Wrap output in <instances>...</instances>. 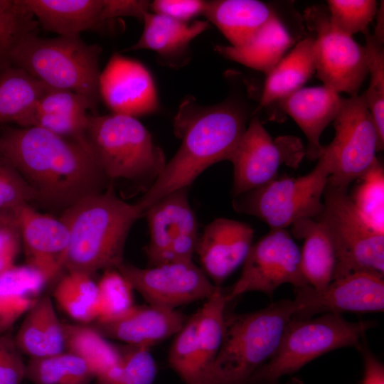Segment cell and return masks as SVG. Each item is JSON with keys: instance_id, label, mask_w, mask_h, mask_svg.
<instances>
[{"instance_id": "1", "label": "cell", "mask_w": 384, "mask_h": 384, "mask_svg": "<svg viewBox=\"0 0 384 384\" xmlns=\"http://www.w3.org/2000/svg\"><path fill=\"white\" fill-rule=\"evenodd\" d=\"M0 161L21 175L37 201L64 209L109 187L90 145L38 127L0 134Z\"/></svg>"}, {"instance_id": "2", "label": "cell", "mask_w": 384, "mask_h": 384, "mask_svg": "<svg viewBox=\"0 0 384 384\" xmlns=\"http://www.w3.org/2000/svg\"><path fill=\"white\" fill-rule=\"evenodd\" d=\"M249 113L247 106L233 97L209 106L200 105L191 96L183 100L174 121L180 147L154 184L135 202L142 216L164 196L188 188L208 167L228 161L246 130Z\"/></svg>"}, {"instance_id": "3", "label": "cell", "mask_w": 384, "mask_h": 384, "mask_svg": "<svg viewBox=\"0 0 384 384\" xmlns=\"http://www.w3.org/2000/svg\"><path fill=\"white\" fill-rule=\"evenodd\" d=\"M142 217L135 203L119 198L112 186L83 197L64 209L60 219L70 233L63 269L92 276L124 263L125 242Z\"/></svg>"}, {"instance_id": "4", "label": "cell", "mask_w": 384, "mask_h": 384, "mask_svg": "<svg viewBox=\"0 0 384 384\" xmlns=\"http://www.w3.org/2000/svg\"><path fill=\"white\" fill-rule=\"evenodd\" d=\"M294 311L293 301L283 299L253 312L225 313L220 347L196 384H248L274 354Z\"/></svg>"}, {"instance_id": "5", "label": "cell", "mask_w": 384, "mask_h": 384, "mask_svg": "<svg viewBox=\"0 0 384 384\" xmlns=\"http://www.w3.org/2000/svg\"><path fill=\"white\" fill-rule=\"evenodd\" d=\"M101 48L78 36L46 38L29 33L20 39L6 59L54 89L67 90L89 100H100Z\"/></svg>"}, {"instance_id": "6", "label": "cell", "mask_w": 384, "mask_h": 384, "mask_svg": "<svg viewBox=\"0 0 384 384\" xmlns=\"http://www.w3.org/2000/svg\"><path fill=\"white\" fill-rule=\"evenodd\" d=\"M87 138L109 180L141 183L144 193L166 166L164 151L137 118L113 113L88 115Z\"/></svg>"}, {"instance_id": "7", "label": "cell", "mask_w": 384, "mask_h": 384, "mask_svg": "<svg viewBox=\"0 0 384 384\" xmlns=\"http://www.w3.org/2000/svg\"><path fill=\"white\" fill-rule=\"evenodd\" d=\"M374 321H349L341 314H324L316 318H292L271 358L252 376L248 384L279 381L312 360L343 347H357Z\"/></svg>"}, {"instance_id": "8", "label": "cell", "mask_w": 384, "mask_h": 384, "mask_svg": "<svg viewBox=\"0 0 384 384\" xmlns=\"http://www.w3.org/2000/svg\"><path fill=\"white\" fill-rule=\"evenodd\" d=\"M313 170L297 178L278 176L265 184L233 197V206L253 215L270 229H286L304 218H316L324 208L322 201L332 165L323 156Z\"/></svg>"}, {"instance_id": "9", "label": "cell", "mask_w": 384, "mask_h": 384, "mask_svg": "<svg viewBox=\"0 0 384 384\" xmlns=\"http://www.w3.org/2000/svg\"><path fill=\"white\" fill-rule=\"evenodd\" d=\"M323 198L324 210L314 219L325 225L333 243V280L358 272L383 277L384 235L373 232L364 223L349 198L348 188L327 181Z\"/></svg>"}, {"instance_id": "10", "label": "cell", "mask_w": 384, "mask_h": 384, "mask_svg": "<svg viewBox=\"0 0 384 384\" xmlns=\"http://www.w3.org/2000/svg\"><path fill=\"white\" fill-rule=\"evenodd\" d=\"M333 125L334 138L324 146L321 156L332 165L328 183L348 188L373 164L376 153L383 151L364 95L343 97Z\"/></svg>"}, {"instance_id": "11", "label": "cell", "mask_w": 384, "mask_h": 384, "mask_svg": "<svg viewBox=\"0 0 384 384\" xmlns=\"http://www.w3.org/2000/svg\"><path fill=\"white\" fill-rule=\"evenodd\" d=\"M307 28L314 33V58L316 77L338 93L350 97L358 91L368 75L364 47L330 21L326 7L314 5L304 11Z\"/></svg>"}, {"instance_id": "12", "label": "cell", "mask_w": 384, "mask_h": 384, "mask_svg": "<svg viewBox=\"0 0 384 384\" xmlns=\"http://www.w3.org/2000/svg\"><path fill=\"white\" fill-rule=\"evenodd\" d=\"M304 155V147L298 138L273 139L259 118L252 117L228 159L233 166V197L270 181L278 176L282 165L297 169Z\"/></svg>"}, {"instance_id": "13", "label": "cell", "mask_w": 384, "mask_h": 384, "mask_svg": "<svg viewBox=\"0 0 384 384\" xmlns=\"http://www.w3.org/2000/svg\"><path fill=\"white\" fill-rule=\"evenodd\" d=\"M241 274L228 292V302L250 292L272 297L284 284L295 289L308 284L302 270L300 249L286 229H270L252 244Z\"/></svg>"}, {"instance_id": "14", "label": "cell", "mask_w": 384, "mask_h": 384, "mask_svg": "<svg viewBox=\"0 0 384 384\" xmlns=\"http://www.w3.org/2000/svg\"><path fill=\"white\" fill-rule=\"evenodd\" d=\"M182 188L164 196L144 212L150 240L146 248L149 265L193 260L198 235V223Z\"/></svg>"}, {"instance_id": "15", "label": "cell", "mask_w": 384, "mask_h": 384, "mask_svg": "<svg viewBox=\"0 0 384 384\" xmlns=\"http://www.w3.org/2000/svg\"><path fill=\"white\" fill-rule=\"evenodd\" d=\"M117 270L148 304L170 309L205 300L218 287L193 260L148 268L124 262Z\"/></svg>"}, {"instance_id": "16", "label": "cell", "mask_w": 384, "mask_h": 384, "mask_svg": "<svg viewBox=\"0 0 384 384\" xmlns=\"http://www.w3.org/2000/svg\"><path fill=\"white\" fill-rule=\"evenodd\" d=\"M292 318L306 319L319 314L375 312L384 309L383 277L358 272L334 279L316 289L306 284L295 289Z\"/></svg>"}, {"instance_id": "17", "label": "cell", "mask_w": 384, "mask_h": 384, "mask_svg": "<svg viewBox=\"0 0 384 384\" xmlns=\"http://www.w3.org/2000/svg\"><path fill=\"white\" fill-rule=\"evenodd\" d=\"M100 97L112 113L137 118L158 110L153 78L138 60L114 53L99 80Z\"/></svg>"}, {"instance_id": "18", "label": "cell", "mask_w": 384, "mask_h": 384, "mask_svg": "<svg viewBox=\"0 0 384 384\" xmlns=\"http://www.w3.org/2000/svg\"><path fill=\"white\" fill-rule=\"evenodd\" d=\"M18 223L26 264L52 279L63 269L70 233L60 219L38 212L28 203L12 210Z\"/></svg>"}, {"instance_id": "19", "label": "cell", "mask_w": 384, "mask_h": 384, "mask_svg": "<svg viewBox=\"0 0 384 384\" xmlns=\"http://www.w3.org/2000/svg\"><path fill=\"white\" fill-rule=\"evenodd\" d=\"M254 230L246 223L219 218L198 237L196 252L203 272L218 287L243 264L252 245Z\"/></svg>"}, {"instance_id": "20", "label": "cell", "mask_w": 384, "mask_h": 384, "mask_svg": "<svg viewBox=\"0 0 384 384\" xmlns=\"http://www.w3.org/2000/svg\"><path fill=\"white\" fill-rule=\"evenodd\" d=\"M186 320L184 315L176 309L147 304L134 305L114 318L95 320L88 325L106 338L151 348L176 335Z\"/></svg>"}, {"instance_id": "21", "label": "cell", "mask_w": 384, "mask_h": 384, "mask_svg": "<svg viewBox=\"0 0 384 384\" xmlns=\"http://www.w3.org/2000/svg\"><path fill=\"white\" fill-rule=\"evenodd\" d=\"M343 99L340 93L323 85L302 87L276 103L304 134L307 139L305 155L309 159L316 160L321 155V134L336 118Z\"/></svg>"}, {"instance_id": "22", "label": "cell", "mask_w": 384, "mask_h": 384, "mask_svg": "<svg viewBox=\"0 0 384 384\" xmlns=\"http://www.w3.org/2000/svg\"><path fill=\"white\" fill-rule=\"evenodd\" d=\"M38 24L59 36H78L104 23L103 0H22Z\"/></svg>"}, {"instance_id": "23", "label": "cell", "mask_w": 384, "mask_h": 384, "mask_svg": "<svg viewBox=\"0 0 384 384\" xmlns=\"http://www.w3.org/2000/svg\"><path fill=\"white\" fill-rule=\"evenodd\" d=\"M276 14L267 4L257 0L207 1L204 16L229 41L240 47L248 43Z\"/></svg>"}, {"instance_id": "24", "label": "cell", "mask_w": 384, "mask_h": 384, "mask_svg": "<svg viewBox=\"0 0 384 384\" xmlns=\"http://www.w3.org/2000/svg\"><path fill=\"white\" fill-rule=\"evenodd\" d=\"M294 43V37L276 13L246 44L240 47L218 45L215 50L267 75Z\"/></svg>"}, {"instance_id": "25", "label": "cell", "mask_w": 384, "mask_h": 384, "mask_svg": "<svg viewBox=\"0 0 384 384\" xmlns=\"http://www.w3.org/2000/svg\"><path fill=\"white\" fill-rule=\"evenodd\" d=\"M52 279L26 264L14 265L0 273V334H4L43 296Z\"/></svg>"}, {"instance_id": "26", "label": "cell", "mask_w": 384, "mask_h": 384, "mask_svg": "<svg viewBox=\"0 0 384 384\" xmlns=\"http://www.w3.org/2000/svg\"><path fill=\"white\" fill-rule=\"evenodd\" d=\"M14 340L21 353L29 358L65 351L63 323L50 296L43 295L24 315Z\"/></svg>"}, {"instance_id": "27", "label": "cell", "mask_w": 384, "mask_h": 384, "mask_svg": "<svg viewBox=\"0 0 384 384\" xmlns=\"http://www.w3.org/2000/svg\"><path fill=\"white\" fill-rule=\"evenodd\" d=\"M142 21L144 29L140 38L124 50H151L167 60L183 56L192 40L210 27L208 21L182 22L149 12Z\"/></svg>"}, {"instance_id": "28", "label": "cell", "mask_w": 384, "mask_h": 384, "mask_svg": "<svg viewBox=\"0 0 384 384\" xmlns=\"http://www.w3.org/2000/svg\"><path fill=\"white\" fill-rule=\"evenodd\" d=\"M314 37L299 41L266 75L258 107L259 110L277 103L304 85L315 73Z\"/></svg>"}, {"instance_id": "29", "label": "cell", "mask_w": 384, "mask_h": 384, "mask_svg": "<svg viewBox=\"0 0 384 384\" xmlns=\"http://www.w3.org/2000/svg\"><path fill=\"white\" fill-rule=\"evenodd\" d=\"M293 235L304 240L300 250L304 276L311 287L321 289L333 280L335 253L325 225L319 220L304 218L292 225Z\"/></svg>"}, {"instance_id": "30", "label": "cell", "mask_w": 384, "mask_h": 384, "mask_svg": "<svg viewBox=\"0 0 384 384\" xmlns=\"http://www.w3.org/2000/svg\"><path fill=\"white\" fill-rule=\"evenodd\" d=\"M51 87L14 66L0 73V124L19 126L30 108Z\"/></svg>"}, {"instance_id": "31", "label": "cell", "mask_w": 384, "mask_h": 384, "mask_svg": "<svg viewBox=\"0 0 384 384\" xmlns=\"http://www.w3.org/2000/svg\"><path fill=\"white\" fill-rule=\"evenodd\" d=\"M63 329L65 351L82 358L95 378L118 362L119 346L111 343L90 325L63 323Z\"/></svg>"}, {"instance_id": "32", "label": "cell", "mask_w": 384, "mask_h": 384, "mask_svg": "<svg viewBox=\"0 0 384 384\" xmlns=\"http://www.w3.org/2000/svg\"><path fill=\"white\" fill-rule=\"evenodd\" d=\"M53 295L63 311L79 324H89L98 316L97 285L87 274L67 272Z\"/></svg>"}, {"instance_id": "33", "label": "cell", "mask_w": 384, "mask_h": 384, "mask_svg": "<svg viewBox=\"0 0 384 384\" xmlns=\"http://www.w3.org/2000/svg\"><path fill=\"white\" fill-rule=\"evenodd\" d=\"M95 378L82 358L67 351L26 363L25 379L33 384H92Z\"/></svg>"}, {"instance_id": "34", "label": "cell", "mask_w": 384, "mask_h": 384, "mask_svg": "<svg viewBox=\"0 0 384 384\" xmlns=\"http://www.w3.org/2000/svg\"><path fill=\"white\" fill-rule=\"evenodd\" d=\"M357 180L349 198L364 223L375 233L384 235V169L376 159Z\"/></svg>"}, {"instance_id": "35", "label": "cell", "mask_w": 384, "mask_h": 384, "mask_svg": "<svg viewBox=\"0 0 384 384\" xmlns=\"http://www.w3.org/2000/svg\"><path fill=\"white\" fill-rule=\"evenodd\" d=\"M227 303L225 292L220 287H217L198 310L197 337L201 354V375L212 363L220 347Z\"/></svg>"}, {"instance_id": "36", "label": "cell", "mask_w": 384, "mask_h": 384, "mask_svg": "<svg viewBox=\"0 0 384 384\" xmlns=\"http://www.w3.org/2000/svg\"><path fill=\"white\" fill-rule=\"evenodd\" d=\"M119 348L118 362L92 384H153L157 370L150 348L124 344Z\"/></svg>"}, {"instance_id": "37", "label": "cell", "mask_w": 384, "mask_h": 384, "mask_svg": "<svg viewBox=\"0 0 384 384\" xmlns=\"http://www.w3.org/2000/svg\"><path fill=\"white\" fill-rule=\"evenodd\" d=\"M198 319L197 311L175 335L168 356L171 368L185 384H196L202 373L197 337Z\"/></svg>"}, {"instance_id": "38", "label": "cell", "mask_w": 384, "mask_h": 384, "mask_svg": "<svg viewBox=\"0 0 384 384\" xmlns=\"http://www.w3.org/2000/svg\"><path fill=\"white\" fill-rule=\"evenodd\" d=\"M370 84L363 93L370 113L376 127L381 149L384 148V47L368 28L362 32Z\"/></svg>"}, {"instance_id": "39", "label": "cell", "mask_w": 384, "mask_h": 384, "mask_svg": "<svg viewBox=\"0 0 384 384\" xmlns=\"http://www.w3.org/2000/svg\"><path fill=\"white\" fill-rule=\"evenodd\" d=\"M97 285L98 316L95 320L111 319L134 305L133 289L117 270H105Z\"/></svg>"}, {"instance_id": "40", "label": "cell", "mask_w": 384, "mask_h": 384, "mask_svg": "<svg viewBox=\"0 0 384 384\" xmlns=\"http://www.w3.org/2000/svg\"><path fill=\"white\" fill-rule=\"evenodd\" d=\"M38 25L22 0H0V56L5 58L23 36L36 33Z\"/></svg>"}, {"instance_id": "41", "label": "cell", "mask_w": 384, "mask_h": 384, "mask_svg": "<svg viewBox=\"0 0 384 384\" xmlns=\"http://www.w3.org/2000/svg\"><path fill=\"white\" fill-rule=\"evenodd\" d=\"M326 2L331 23L349 36L368 28L378 11L375 0H328Z\"/></svg>"}, {"instance_id": "42", "label": "cell", "mask_w": 384, "mask_h": 384, "mask_svg": "<svg viewBox=\"0 0 384 384\" xmlns=\"http://www.w3.org/2000/svg\"><path fill=\"white\" fill-rule=\"evenodd\" d=\"M32 201H37L34 191L14 169L0 161V211L12 210Z\"/></svg>"}, {"instance_id": "43", "label": "cell", "mask_w": 384, "mask_h": 384, "mask_svg": "<svg viewBox=\"0 0 384 384\" xmlns=\"http://www.w3.org/2000/svg\"><path fill=\"white\" fill-rule=\"evenodd\" d=\"M25 375L26 363L14 337L0 334V384H21Z\"/></svg>"}, {"instance_id": "44", "label": "cell", "mask_w": 384, "mask_h": 384, "mask_svg": "<svg viewBox=\"0 0 384 384\" xmlns=\"http://www.w3.org/2000/svg\"><path fill=\"white\" fill-rule=\"evenodd\" d=\"M206 5V1L201 0H156L150 3L149 9L155 14L188 22L201 14L203 15Z\"/></svg>"}, {"instance_id": "45", "label": "cell", "mask_w": 384, "mask_h": 384, "mask_svg": "<svg viewBox=\"0 0 384 384\" xmlns=\"http://www.w3.org/2000/svg\"><path fill=\"white\" fill-rule=\"evenodd\" d=\"M150 1L141 0H103L101 17L103 22L121 16L143 20L149 12Z\"/></svg>"}, {"instance_id": "46", "label": "cell", "mask_w": 384, "mask_h": 384, "mask_svg": "<svg viewBox=\"0 0 384 384\" xmlns=\"http://www.w3.org/2000/svg\"><path fill=\"white\" fill-rule=\"evenodd\" d=\"M363 361V376L361 384H384V366L375 356L364 346L358 347Z\"/></svg>"}, {"instance_id": "47", "label": "cell", "mask_w": 384, "mask_h": 384, "mask_svg": "<svg viewBox=\"0 0 384 384\" xmlns=\"http://www.w3.org/2000/svg\"><path fill=\"white\" fill-rule=\"evenodd\" d=\"M383 1L378 7V11L375 15L376 23L374 33L373 36L380 43L384 44V6Z\"/></svg>"}, {"instance_id": "48", "label": "cell", "mask_w": 384, "mask_h": 384, "mask_svg": "<svg viewBox=\"0 0 384 384\" xmlns=\"http://www.w3.org/2000/svg\"><path fill=\"white\" fill-rule=\"evenodd\" d=\"M268 384H303V383L299 379H298L297 378H291L290 380H289L288 381H287L286 383H279V381H277V382L271 383H268Z\"/></svg>"}, {"instance_id": "49", "label": "cell", "mask_w": 384, "mask_h": 384, "mask_svg": "<svg viewBox=\"0 0 384 384\" xmlns=\"http://www.w3.org/2000/svg\"><path fill=\"white\" fill-rule=\"evenodd\" d=\"M6 213V211H0V225L5 218Z\"/></svg>"}]
</instances>
